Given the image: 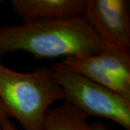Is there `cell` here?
Segmentation results:
<instances>
[{
	"label": "cell",
	"mask_w": 130,
	"mask_h": 130,
	"mask_svg": "<svg viewBox=\"0 0 130 130\" xmlns=\"http://www.w3.org/2000/svg\"><path fill=\"white\" fill-rule=\"evenodd\" d=\"M106 45L82 17L0 27V56L24 51L38 58L85 56Z\"/></svg>",
	"instance_id": "1"
},
{
	"label": "cell",
	"mask_w": 130,
	"mask_h": 130,
	"mask_svg": "<svg viewBox=\"0 0 130 130\" xmlns=\"http://www.w3.org/2000/svg\"><path fill=\"white\" fill-rule=\"evenodd\" d=\"M0 100L8 116L24 130H44L47 112L57 101H64L63 91L49 68L20 72L0 62Z\"/></svg>",
	"instance_id": "2"
},
{
	"label": "cell",
	"mask_w": 130,
	"mask_h": 130,
	"mask_svg": "<svg viewBox=\"0 0 130 130\" xmlns=\"http://www.w3.org/2000/svg\"><path fill=\"white\" fill-rule=\"evenodd\" d=\"M63 91L64 101L87 116L110 119L130 130V103L118 93L96 83L62 62L49 68Z\"/></svg>",
	"instance_id": "3"
},
{
	"label": "cell",
	"mask_w": 130,
	"mask_h": 130,
	"mask_svg": "<svg viewBox=\"0 0 130 130\" xmlns=\"http://www.w3.org/2000/svg\"><path fill=\"white\" fill-rule=\"evenodd\" d=\"M62 63L130 103V49L106 45L99 53L66 57Z\"/></svg>",
	"instance_id": "4"
},
{
	"label": "cell",
	"mask_w": 130,
	"mask_h": 130,
	"mask_svg": "<svg viewBox=\"0 0 130 130\" xmlns=\"http://www.w3.org/2000/svg\"><path fill=\"white\" fill-rule=\"evenodd\" d=\"M81 17L106 45L130 49L129 1L87 0Z\"/></svg>",
	"instance_id": "5"
},
{
	"label": "cell",
	"mask_w": 130,
	"mask_h": 130,
	"mask_svg": "<svg viewBox=\"0 0 130 130\" xmlns=\"http://www.w3.org/2000/svg\"><path fill=\"white\" fill-rule=\"evenodd\" d=\"M87 0H12L14 12L23 23L81 17Z\"/></svg>",
	"instance_id": "6"
},
{
	"label": "cell",
	"mask_w": 130,
	"mask_h": 130,
	"mask_svg": "<svg viewBox=\"0 0 130 130\" xmlns=\"http://www.w3.org/2000/svg\"><path fill=\"white\" fill-rule=\"evenodd\" d=\"M88 116L69 103L51 108L44 119V130H112L102 122H89Z\"/></svg>",
	"instance_id": "7"
},
{
	"label": "cell",
	"mask_w": 130,
	"mask_h": 130,
	"mask_svg": "<svg viewBox=\"0 0 130 130\" xmlns=\"http://www.w3.org/2000/svg\"><path fill=\"white\" fill-rule=\"evenodd\" d=\"M0 126L2 130H18L17 128L12 124L9 119H5L4 121L0 122Z\"/></svg>",
	"instance_id": "8"
},
{
	"label": "cell",
	"mask_w": 130,
	"mask_h": 130,
	"mask_svg": "<svg viewBox=\"0 0 130 130\" xmlns=\"http://www.w3.org/2000/svg\"><path fill=\"white\" fill-rule=\"evenodd\" d=\"M7 119H9L8 113H7V111L6 110V108L4 106V104L0 100V122H2Z\"/></svg>",
	"instance_id": "9"
},
{
	"label": "cell",
	"mask_w": 130,
	"mask_h": 130,
	"mask_svg": "<svg viewBox=\"0 0 130 130\" xmlns=\"http://www.w3.org/2000/svg\"><path fill=\"white\" fill-rule=\"evenodd\" d=\"M0 130H2V128H1V126H0Z\"/></svg>",
	"instance_id": "10"
},
{
	"label": "cell",
	"mask_w": 130,
	"mask_h": 130,
	"mask_svg": "<svg viewBox=\"0 0 130 130\" xmlns=\"http://www.w3.org/2000/svg\"><path fill=\"white\" fill-rule=\"evenodd\" d=\"M1 2H2V1H0V3H1Z\"/></svg>",
	"instance_id": "11"
}]
</instances>
